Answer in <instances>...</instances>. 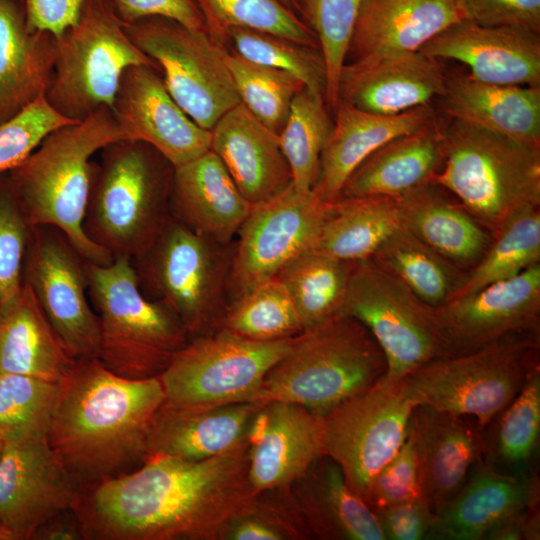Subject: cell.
<instances>
[{
	"mask_svg": "<svg viewBox=\"0 0 540 540\" xmlns=\"http://www.w3.org/2000/svg\"><path fill=\"white\" fill-rule=\"evenodd\" d=\"M444 128L437 118L376 149L348 177L340 198L384 196L399 199L432 182L445 157Z\"/></svg>",
	"mask_w": 540,
	"mask_h": 540,
	"instance_id": "f546056e",
	"label": "cell"
},
{
	"mask_svg": "<svg viewBox=\"0 0 540 540\" xmlns=\"http://www.w3.org/2000/svg\"><path fill=\"white\" fill-rule=\"evenodd\" d=\"M58 383L0 373V441L48 436Z\"/></svg>",
	"mask_w": 540,
	"mask_h": 540,
	"instance_id": "ee69618b",
	"label": "cell"
},
{
	"mask_svg": "<svg viewBox=\"0 0 540 540\" xmlns=\"http://www.w3.org/2000/svg\"><path fill=\"white\" fill-rule=\"evenodd\" d=\"M370 258L433 308L453 300L467 274L403 227L387 237Z\"/></svg>",
	"mask_w": 540,
	"mask_h": 540,
	"instance_id": "8d00e7d4",
	"label": "cell"
},
{
	"mask_svg": "<svg viewBox=\"0 0 540 540\" xmlns=\"http://www.w3.org/2000/svg\"><path fill=\"white\" fill-rule=\"evenodd\" d=\"M233 52L242 58L284 71L297 78L312 93L325 99L326 73L319 49L272 34L234 28L227 33Z\"/></svg>",
	"mask_w": 540,
	"mask_h": 540,
	"instance_id": "bcb514c9",
	"label": "cell"
},
{
	"mask_svg": "<svg viewBox=\"0 0 540 540\" xmlns=\"http://www.w3.org/2000/svg\"><path fill=\"white\" fill-rule=\"evenodd\" d=\"M334 202L293 185L275 198L254 204L241 225L230 260L227 296L232 301L274 278L292 259L312 248Z\"/></svg>",
	"mask_w": 540,
	"mask_h": 540,
	"instance_id": "9a60e30c",
	"label": "cell"
},
{
	"mask_svg": "<svg viewBox=\"0 0 540 540\" xmlns=\"http://www.w3.org/2000/svg\"><path fill=\"white\" fill-rule=\"evenodd\" d=\"M414 407L403 379H380L324 416L325 455L363 499L406 440Z\"/></svg>",
	"mask_w": 540,
	"mask_h": 540,
	"instance_id": "5bb4252c",
	"label": "cell"
},
{
	"mask_svg": "<svg viewBox=\"0 0 540 540\" xmlns=\"http://www.w3.org/2000/svg\"><path fill=\"white\" fill-rule=\"evenodd\" d=\"M339 314L361 322L380 346L387 365L383 381L398 382L421 366L451 355L434 308L371 258L353 261Z\"/></svg>",
	"mask_w": 540,
	"mask_h": 540,
	"instance_id": "8fae6325",
	"label": "cell"
},
{
	"mask_svg": "<svg viewBox=\"0 0 540 540\" xmlns=\"http://www.w3.org/2000/svg\"><path fill=\"white\" fill-rule=\"evenodd\" d=\"M156 70L150 65L128 67L111 110L124 140L148 144L177 167L210 150L212 135L180 108Z\"/></svg>",
	"mask_w": 540,
	"mask_h": 540,
	"instance_id": "d6986e66",
	"label": "cell"
},
{
	"mask_svg": "<svg viewBox=\"0 0 540 540\" xmlns=\"http://www.w3.org/2000/svg\"><path fill=\"white\" fill-rule=\"evenodd\" d=\"M247 437L202 460L150 456L137 469L83 484L73 506L85 540H225L260 494Z\"/></svg>",
	"mask_w": 540,
	"mask_h": 540,
	"instance_id": "6da1fadb",
	"label": "cell"
},
{
	"mask_svg": "<svg viewBox=\"0 0 540 540\" xmlns=\"http://www.w3.org/2000/svg\"><path fill=\"white\" fill-rule=\"evenodd\" d=\"M363 0H299L300 15L314 33L326 73L325 102L334 111L339 81Z\"/></svg>",
	"mask_w": 540,
	"mask_h": 540,
	"instance_id": "f6af8a7d",
	"label": "cell"
},
{
	"mask_svg": "<svg viewBox=\"0 0 540 540\" xmlns=\"http://www.w3.org/2000/svg\"><path fill=\"white\" fill-rule=\"evenodd\" d=\"M539 513L536 507L519 512L495 525L484 537L486 540L539 539Z\"/></svg>",
	"mask_w": 540,
	"mask_h": 540,
	"instance_id": "9f6ffc18",
	"label": "cell"
},
{
	"mask_svg": "<svg viewBox=\"0 0 540 540\" xmlns=\"http://www.w3.org/2000/svg\"><path fill=\"white\" fill-rule=\"evenodd\" d=\"M539 369V333H512L431 361L403 378L415 404L475 420L481 430Z\"/></svg>",
	"mask_w": 540,
	"mask_h": 540,
	"instance_id": "ba28073f",
	"label": "cell"
},
{
	"mask_svg": "<svg viewBox=\"0 0 540 540\" xmlns=\"http://www.w3.org/2000/svg\"><path fill=\"white\" fill-rule=\"evenodd\" d=\"M375 515L385 540H426L435 518L425 499L395 504Z\"/></svg>",
	"mask_w": 540,
	"mask_h": 540,
	"instance_id": "f5cc1de1",
	"label": "cell"
},
{
	"mask_svg": "<svg viewBox=\"0 0 540 540\" xmlns=\"http://www.w3.org/2000/svg\"><path fill=\"white\" fill-rule=\"evenodd\" d=\"M8 173L0 176V304L23 285L22 272L31 231Z\"/></svg>",
	"mask_w": 540,
	"mask_h": 540,
	"instance_id": "c3c4849f",
	"label": "cell"
},
{
	"mask_svg": "<svg viewBox=\"0 0 540 540\" xmlns=\"http://www.w3.org/2000/svg\"><path fill=\"white\" fill-rule=\"evenodd\" d=\"M88 296L100 327L98 359L130 379L160 376L190 337L180 320L140 290L132 261H87Z\"/></svg>",
	"mask_w": 540,
	"mask_h": 540,
	"instance_id": "52a82bcc",
	"label": "cell"
},
{
	"mask_svg": "<svg viewBox=\"0 0 540 540\" xmlns=\"http://www.w3.org/2000/svg\"><path fill=\"white\" fill-rule=\"evenodd\" d=\"M80 486L55 455L47 437L3 443L0 522L11 540H31L44 522L73 508Z\"/></svg>",
	"mask_w": 540,
	"mask_h": 540,
	"instance_id": "e0dca14e",
	"label": "cell"
},
{
	"mask_svg": "<svg viewBox=\"0 0 540 540\" xmlns=\"http://www.w3.org/2000/svg\"><path fill=\"white\" fill-rule=\"evenodd\" d=\"M353 261L312 250L287 263L275 276L289 292L303 331L339 314L345 299Z\"/></svg>",
	"mask_w": 540,
	"mask_h": 540,
	"instance_id": "74e56055",
	"label": "cell"
},
{
	"mask_svg": "<svg viewBox=\"0 0 540 540\" xmlns=\"http://www.w3.org/2000/svg\"><path fill=\"white\" fill-rule=\"evenodd\" d=\"M112 4L124 24L146 17H164L189 29L207 32L203 18L191 0H112Z\"/></svg>",
	"mask_w": 540,
	"mask_h": 540,
	"instance_id": "db71d44e",
	"label": "cell"
},
{
	"mask_svg": "<svg viewBox=\"0 0 540 540\" xmlns=\"http://www.w3.org/2000/svg\"><path fill=\"white\" fill-rule=\"evenodd\" d=\"M401 227L468 271L493 235L446 189L429 182L396 199Z\"/></svg>",
	"mask_w": 540,
	"mask_h": 540,
	"instance_id": "d6a6232c",
	"label": "cell"
},
{
	"mask_svg": "<svg viewBox=\"0 0 540 540\" xmlns=\"http://www.w3.org/2000/svg\"><path fill=\"white\" fill-rule=\"evenodd\" d=\"M31 540H85V536L81 523L71 508L44 522Z\"/></svg>",
	"mask_w": 540,
	"mask_h": 540,
	"instance_id": "6f0895ef",
	"label": "cell"
},
{
	"mask_svg": "<svg viewBox=\"0 0 540 540\" xmlns=\"http://www.w3.org/2000/svg\"><path fill=\"white\" fill-rule=\"evenodd\" d=\"M434 315L451 355L512 333H539L540 263L434 308Z\"/></svg>",
	"mask_w": 540,
	"mask_h": 540,
	"instance_id": "ac0fdd59",
	"label": "cell"
},
{
	"mask_svg": "<svg viewBox=\"0 0 540 540\" xmlns=\"http://www.w3.org/2000/svg\"><path fill=\"white\" fill-rule=\"evenodd\" d=\"M57 39L45 98L58 113L77 122L102 108L112 109L128 67L159 68L131 40L112 0H88L77 22Z\"/></svg>",
	"mask_w": 540,
	"mask_h": 540,
	"instance_id": "30bf717a",
	"label": "cell"
},
{
	"mask_svg": "<svg viewBox=\"0 0 540 540\" xmlns=\"http://www.w3.org/2000/svg\"><path fill=\"white\" fill-rule=\"evenodd\" d=\"M252 206L211 149L174 167L172 215L196 233L226 245L238 234Z\"/></svg>",
	"mask_w": 540,
	"mask_h": 540,
	"instance_id": "f1b7e54d",
	"label": "cell"
},
{
	"mask_svg": "<svg viewBox=\"0 0 540 540\" xmlns=\"http://www.w3.org/2000/svg\"><path fill=\"white\" fill-rule=\"evenodd\" d=\"M468 19L486 26L540 32V0H462Z\"/></svg>",
	"mask_w": 540,
	"mask_h": 540,
	"instance_id": "816d5d0a",
	"label": "cell"
},
{
	"mask_svg": "<svg viewBox=\"0 0 540 540\" xmlns=\"http://www.w3.org/2000/svg\"><path fill=\"white\" fill-rule=\"evenodd\" d=\"M0 540H11L9 534L0 522Z\"/></svg>",
	"mask_w": 540,
	"mask_h": 540,
	"instance_id": "91938a15",
	"label": "cell"
},
{
	"mask_svg": "<svg viewBox=\"0 0 540 540\" xmlns=\"http://www.w3.org/2000/svg\"><path fill=\"white\" fill-rule=\"evenodd\" d=\"M124 27L134 44L157 64L172 98L201 128L211 131L240 103L226 63L228 51L206 31L164 17H146Z\"/></svg>",
	"mask_w": 540,
	"mask_h": 540,
	"instance_id": "4fadbf2b",
	"label": "cell"
},
{
	"mask_svg": "<svg viewBox=\"0 0 540 540\" xmlns=\"http://www.w3.org/2000/svg\"><path fill=\"white\" fill-rule=\"evenodd\" d=\"M537 263H540V208H533L513 217L493 236L484 255L467 271L455 298L515 277Z\"/></svg>",
	"mask_w": 540,
	"mask_h": 540,
	"instance_id": "60d3db41",
	"label": "cell"
},
{
	"mask_svg": "<svg viewBox=\"0 0 540 540\" xmlns=\"http://www.w3.org/2000/svg\"><path fill=\"white\" fill-rule=\"evenodd\" d=\"M124 140L110 108L63 126L8 172L24 215L31 226L61 230L90 262L107 265L114 259L83 230L91 157L107 144Z\"/></svg>",
	"mask_w": 540,
	"mask_h": 540,
	"instance_id": "3957f363",
	"label": "cell"
},
{
	"mask_svg": "<svg viewBox=\"0 0 540 540\" xmlns=\"http://www.w3.org/2000/svg\"><path fill=\"white\" fill-rule=\"evenodd\" d=\"M240 102L264 125L279 134L286 122L294 96L304 88L292 75L250 62L235 52H227Z\"/></svg>",
	"mask_w": 540,
	"mask_h": 540,
	"instance_id": "7dc6e473",
	"label": "cell"
},
{
	"mask_svg": "<svg viewBox=\"0 0 540 540\" xmlns=\"http://www.w3.org/2000/svg\"><path fill=\"white\" fill-rule=\"evenodd\" d=\"M399 227L396 199L341 197L310 250L345 261L367 259Z\"/></svg>",
	"mask_w": 540,
	"mask_h": 540,
	"instance_id": "d590c367",
	"label": "cell"
},
{
	"mask_svg": "<svg viewBox=\"0 0 540 540\" xmlns=\"http://www.w3.org/2000/svg\"><path fill=\"white\" fill-rule=\"evenodd\" d=\"M278 490L304 539L385 540L375 513L326 455Z\"/></svg>",
	"mask_w": 540,
	"mask_h": 540,
	"instance_id": "603a6c76",
	"label": "cell"
},
{
	"mask_svg": "<svg viewBox=\"0 0 540 540\" xmlns=\"http://www.w3.org/2000/svg\"><path fill=\"white\" fill-rule=\"evenodd\" d=\"M386 368L384 353L368 329L338 314L296 336L290 351L264 377L253 402L295 403L324 417L373 386Z\"/></svg>",
	"mask_w": 540,
	"mask_h": 540,
	"instance_id": "5b68a950",
	"label": "cell"
},
{
	"mask_svg": "<svg viewBox=\"0 0 540 540\" xmlns=\"http://www.w3.org/2000/svg\"><path fill=\"white\" fill-rule=\"evenodd\" d=\"M433 182L450 192L494 236L519 213L540 208V142L453 120Z\"/></svg>",
	"mask_w": 540,
	"mask_h": 540,
	"instance_id": "8992f818",
	"label": "cell"
},
{
	"mask_svg": "<svg viewBox=\"0 0 540 540\" xmlns=\"http://www.w3.org/2000/svg\"><path fill=\"white\" fill-rule=\"evenodd\" d=\"M442 110L458 120L515 139L540 142V87L484 83L448 75Z\"/></svg>",
	"mask_w": 540,
	"mask_h": 540,
	"instance_id": "836d02e7",
	"label": "cell"
},
{
	"mask_svg": "<svg viewBox=\"0 0 540 540\" xmlns=\"http://www.w3.org/2000/svg\"><path fill=\"white\" fill-rule=\"evenodd\" d=\"M221 328L255 341L291 338L303 332L296 306L276 277L232 301Z\"/></svg>",
	"mask_w": 540,
	"mask_h": 540,
	"instance_id": "7bdbcfd3",
	"label": "cell"
},
{
	"mask_svg": "<svg viewBox=\"0 0 540 540\" xmlns=\"http://www.w3.org/2000/svg\"><path fill=\"white\" fill-rule=\"evenodd\" d=\"M417 499H425V496L416 448L407 433L400 450L374 477L364 500L375 513Z\"/></svg>",
	"mask_w": 540,
	"mask_h": 540,
	"instance_id": "f907efd6",
	"label": "cell"
},
{
	"mask_svg": "<svg viewBox=\"0 0 540 540\" xmlns=\"http://www.w3.org/2000/svg\"><path fill=\"white\" fill-rule=\"evenodd\" d=\"M77 123L58 113L40 97L25 110L0 125V176L32 153L51 132Z\"/></svg>",
	"mask_w": 540,
	"mask_h": 540,
	"instance_id": "681fc988",
	"label": "cell"
},
{
	"mask_svg": "<svg viewBox=\"0 0 540 540\" xmlns=\"http://www.w3.org/2000/svg\"><path fill=\"white\" fill-rule=\"evenodd\" d=\"M496 418L493 441L485 445L483 461L504 473L535 474L532 463L540 436V370Z\"/></svg>",
	"mask_w": 540,
	"mask_h": 540,
	"instance_id": "f35d334b",
	"label": "cell"
},
{
	"mask_svg": "<svg viewBox=\"0 0 540 540\" xmlns=\"http://www.w3.org/2000/svg\"><path fill=\"white\" fill-rule=\"evenodd\" d=\"M335 123L322 149L313 188L322 200L334 202L351 173L376 149L437 119L431 105L403 113L381 115L339 101Z\"/></svg>",
	"mask_w": 540,
	"mask_h": 540,
	"instance_id": "4316f807",
	"label": "cell"
},
{
	"mask_svg": "<svg viewBox=\"0 0 540 540\" xmlns=\"http://www.w3.org/2000/svg\"><path fill=\"white\" fill-rule=\"evenodd\" d=\"M441 60L465 64L475 80L540 87L539 33L514 26H486L470 19L452 24L420 49Z\"/></svg>",
	"mask_w": 540,
	"mask_h": 540,
	"instance_id": "44dd1931",
	"label": "cell"
},
{
	"mask_svg": "<svg viewBox=\"0 0 540 540\" xmlns=\"http://www.w3.org/2000/svg\"><path fill=\"white\" fill-rule=\"evenodd\" d=\"M3 443L0 441V453L2 451Z\"/></svg>",
	"mask_w": 540,
	"mask_h": 540,
	"instance_id": "94428289",
	"label": "cell"
},
{
	"mask_svg": "<svg viewBox=\"0 0 540 540\" xmlns=\"http://www.w3.org/2000/svg\"><path fill=\"white\" fill-rule=\"evenodd\" d=\"M174 167L140 141L118 140L92 161L83 220L86 236L113 259L147 250L172 217Z\"/></svg>",
	"mask_w": 540,
	"mask_h": 540,
	"instance_id": "277c9868",
	"label": "cell"
},
{
	"mask_svg": "<svg viewBox=\"0 0 540 540\" xmlns=\"http://www.w3.org/2000/svg\"><path fill=\"white\" fill-rule=\"evenodd\" d=\"M164 401L159 376L125 378L98 358L76 359L58 382L48 443L81 485L129 473L148 458L151 423Z\"/></svg>",
	"mask_w": 540,
	"mask_h": 540,
	"instance_id": "7a4b0ae2",
	"label": "cell"
},
{
	"mask_svg": "<svg viewBox=\"0 0 540 540\" xmlns=\"http://www.w3.org/2000/svg\"><path fill=\"white\" fill-rule=\"evenodd\" d=\"M448 74L441 61L411 51L346 63L339 101L381 115L403 113L441 98Z\"/></svg>",
	"mask_w": 540,
	"mask_h": 540,
	"instance_id": "7402d4cb",
	"label": "cell"
},
{
	"mask_svg": "<svg viewBox=\"0 0 540 540\" xmlns=\"http://www.w3.org/2000/svg\"><path fill=\"white\" fill-rule=\"evenodd\" d=\"M262 406L243 402L214 408H190L164 403L151 423L148 457L202 460L241 443Z\"/></svg>",
	"mask_w": 540,
	"mask_h": 540,
	"instance_id": "1f68e13d",
	"label": "cell"
},
{
	"mask_svg": "<svg viewBox=\"0 0 540 540\" xmlns=\"http://www.w3.org/2000/svg\"><path fill=\"white\" fill-rule=\"evenodd\" d=\"M332 123L325 99L302 88L293 98L286 122L279 133L281 149L299 192L313 191L322 149Z\"/></svg>",
	"mask_w": 540,
	"mask_h": 540,
	"instance_id": "b9f144b4",
	"label": "cell"
},
{
	"mask_svg": "<svg viewBox=\"0 0 540 540\" xmlns=\"http://www.w3.org/2000/svg\"><path fill=\"white\" fill-rule=\"evenodd\" d=\"M464 19L462 0H363L348 55L360 61L418 51Z\"/></svg>",
	"mask_w": 540,
	"mask_h": 540,
	"instance_id": "83f0119b",
	"label": "cell"
},
{
	"mask_svg": "<svg viewBox=\"0 0 540 540\" xmlns=\"http://www.w3.org/2000/svg\"><path fill=\"white\" fill-rule=\"evenodd\" d=\"M538 498L536 474L504 473L482 459L435 515L426 540H483L501 521L537 507Z\"/></svg>",
	"mask_w": 540,
	"mask_h": 540,
	"instance_id": "484cf974",
	"label": "cell"
},
{
	"mask_svg": "<svg viewBox=\"0 0 540 540\" xmlns=\"http://www.w3.org/2000/svg\"><path fill=\"white\" fill-rule=\"evenodd\" d=\"M58 39L32 30L22 0H0V125L45 96Z\"/></svg>",
	"mask_w": 540,
	"mask_h": 540,
	"instance_id": "4dcf8cb0",
	"label": "cell"
},
{
	"mask_svg": "<svg viewBox=\"0 0 540 540\" xmlns=\"http://www.w3.org/2000/svg\"><path fill=\"white\" fill-rule=\"evenodd\" d=\"M408 433L416 448L425 499L436 515L483 459V430L472 418L417 405Z\"/></svg>",
	"mask_w": 540,
	"mask_h": 540,
	"instance_id": "cb8c5ba5",
	"label": "cell"
},
{
	"mask_svg": "<svg viewBox=\"0 0 540 540\" xmlns=\"http://www.w3.org/2000/svg\"><path fill=\"white\" fill-rule=\"evenodd\" d=\"M88 0H22L32 30L59 38L73 26Z\"/></svg>",
	"mask_w": 540,
	"mask_h": 540,
	"instance_id": "11a10c76",
	"label": "cell"
},
{
	"mask_svg": "<svg viewBox=\"0 0 540 540\" xmlns=\"http://www.w3.org/2000/svg\"><path fill=\"white\" fill-rule=\"evenodd\" d=\"M75 360L28 285L0 304V373L58 383Z\"/></svg>",
	"mask_w": 540,
	"mask_h": 540,
	"instance_id": "e575fe53",
	"label": "cell"
},
{
	"mask_svg": "<svg viewBox=\"0 0 540 540\" xmlns=\"http://www.w3.org/2000/svg\"><path fill=\"white\" fill-rule=\"evenodd\" d=\"M221 246L172 215L151 246L132 260L142 293L170 310L190 339L221 328L230 266Z\"/></svg>",
	"mask_w": 540,
	"mask_h": 540,
	"instance_id": "9c48e42d",
	"label": "cell"
},
{
	"mask_svg": "<svg viewBox=\"0 0 540 540\" xmlns=\"http://www.w3.org/2000/svg\"><path fill=\"white\" fill-rule=\"evenodd\" d=\"M295 340L255 341L224 328L191 338L159 376L165 402L190 408L253 402L268 371Z\"/></svg>",
	"mask_w": 540,
	"mask_h": 540,
	"instance_id": "7c38bea8",
	"label": "cell"
},
{
	"mask_svg": "<svg viewBox=\"0 0 540 540\" xmlns=\"http://www.w3.org/2000/svg\"><path fill=\"white\" fill-rule=\"evenodd\" d=\"M280 1L301 17L299 0H280Z\"/></svg>",
	"mask_w": 540,
	"mask_h": 540,
	"instance_id": "680465c9",
	"label": "cell"
},
{
	"mask_svg": "<svg viewBox=\"0 0 540 540\" xmlns=\"http://www.w3.org/2000/svg\"><path fill=\"white\" fill-rule=\"evenodd\" d=\"M211 135L210 149L251 204L269 201L292 185L291 169L281 149L279 134L241 102L218 120Z\"/></svg>",
	"mask_w": 540,
	"mask_h": 540,
	"instance_id": "d4e9b609",
	"label": "cell"
},
{
	"mask_svg": "<svg viewBox=\"0 0 540 540\" xmlns=\"http://www.w3.org/2000/svg\"><path fill=\"white\" fill-rule=\"evenodd\" d=\"M201 14L208 34L224 45L234 28L272 34L318 48L305 21L280 0H191Z\"/></svg>",
	"mask_w": 540,
	"mask_h": 540,
	"instance_id": "ab89813d",
	"label": "cell"
},
{
	"mask_svg": "<svg viewBox=\"0 0 540 540\" xmlns=\"http://www.w3.org/2000/svg\"><path fill=\"white\" fill-rule=\"evenodd\" d=\"M248 477L259 494L287 487L325 456L324 417L289 402L263 405L247 431Z\"/></svg>",
	"mask_w": 540,
	"mask_h": 540,
	"instance_id": "ffe728a7",
	"label": "cell"
},
{
	"mask_svg": "<svg viewBox=\"0 0 540 540\" xmlns=\"http://www.w3.org/2000/svg\"><path fill=\"white\" fill-rule=\"evenodd\" d=\"M87 261L58 228L31 227L22 280L74 359L98 358L100 350L99 321L88 296Z\"/></svg>",
	"mask_w": 540,
	"mask_h": 540,
	"instance_id": "2e32d148",
	"label": "cell"
}]
</instances>
